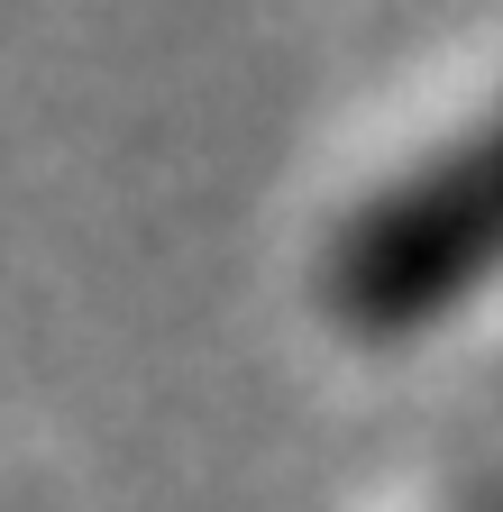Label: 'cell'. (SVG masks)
<instances>
[{
  "label": "cell",
  "mask_w": 503,
  "mask_h": 512,
  "mask_svg": "<svg viewBox=\"0 0 503 512\" xmlns=\"http://www.w3.org/2000/svg\"><path fill=\"white\" fill-rule=\"evenodd\" d=\"M494 275H503V101L357 211V229L330 256V293L357 330L403 339Z\"/></svg>",
  "instance_id": "obj_1"
}]
</instances>
